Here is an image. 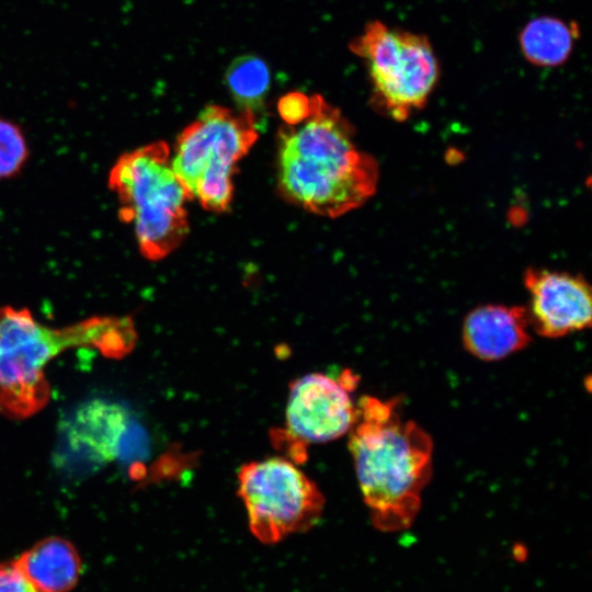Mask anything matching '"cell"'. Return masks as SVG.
<instances>
[{"label": "cell", "instance_id": "6da1fadb", "mask_svg": "<svg viewBox=\"0 0 592 592\" xmlns=\"http://www.w3.org/2000/svg\"><path fill=\"white\" fill-rule=\"evenodd\" d=\"M276 178L281 194L317 215L335 218L363 205L376 191V160L362 151L340 111L310 98L308 115L278 132Z\"/></svg>", "mask_w": 592, "mask_h": 592}, {"label": "cell", "instance_id": "5b68a950", "mask_svg": "<svg viewBox=\"0 0 592 592\" xmlns=\"http://www.w3.org/2000/svg\"><path fill=\"white\" fill-rule=\"evenodd\" d=\"M251 112L208 105L177 139L171 166L190 198L206 210L225 212L232 200L237 162L258 139Z\"/></svg>", "mask_w": 592, "mask_h": 592}, {"label": "cell", "instance_id": "7c38bea8", "mask_svg": "<svg viewBox=\"0 0 592 592\" xmlns=\"http://www.w3.org/2000/svg\"><path fill=\"white\" fill-rule=\"evenodd\" d=\"M14 562L38 592L70 591L77 584L82 569L75 546L58 536L37 542Z\"/></svg>", "mask_w": 592, "mask_h": 592}, {"label": "cell", "instance_id": "52a82bcc", "mask_svg": "<svg viewBox=\"0 0 592 592\" xmlns=\"http://www.w3.org/2000/svg\"><path fill=\"white\" fill-rule=\"evenodd\" d=\"M238 494L251 533L263 544L310 530L325 508L318 486L292 459L278 456L243 464Z\"/></svg>", "mask_w": 592, "mask_h": 592}, {"label": "cell", "instance_id": "4fadbf2b", "mask_svg": "<svg viewBox=\"0 0 592 592\" xmlns=\"http://www.w3.org/2000/svg\"><path fill=\"white\" fill-rule=\"evenodd\" d=\"M578 27L557 18L532 20L520 35L524 57L540 67H554L567 60L578 36Z\"/></svg>", "mask_w": 592, "mask_h": 592}, {"label": "cell", "instance_id": "8fae6325", "mask_svg": "<svg viewBox=\"0 0 592 592\" xmlns=\"http://www.w3.org/2000/svg\"><path fill=\"white\" fill-rule=\"evenodd\" d=\"M128 428L129 415L124 407L94 399L78 407L61 431L72 455L105 464L118 457Z\"/></svg>", "mask_w": 592, "mask_h": 592}, {"label": "cell", "instance_id": "3957f363", "mask_svg": "<svg viewBox=\"0 0 592 592\" xmlns=\"http://www.w3.org/2000/svg\"><path fill=\"white\" fill-rule=\"evenodd\" d=\"M137 333L129 317L93 316L53 327L26 308L0 307V412L12 420L27 419L45 408L50 386L47 365L61 353L89 348L121 358L135 346Z\"/></svg>", "mask_w": 592, "mask_h": 592}, {"label": "cell", "instance_id": "2e32d148", "mask_svg": "<svg viewBox=\"0 0 592 592\" xmlns=\"http://www.w3.org/2000/svg\"><path fill=\"white\" fill-rule=\"evenodd\" d=\"M310 98L293 92L284 95L278 102V112L285 124L293 125L303 121L309 113Z\"/></svg>", "mask_w": 592, "mask_h": 592}, {"label": "cell", "instance_id": "8992f818", "mask_svg": "<svg viewBox=\"0 0 592 592\" xmlns=\"http://www.w3.org/2000/svg\"><path fill=\"white\" fill-rule=\"evenodd\" d=\"M366 65L377 107L405 121L424 106L439 80V62L423 35L372 22L351 44Z\"/></svg>", "mask_w": 592, "mask_h": 592}, {"label": "cell", "instance_id": "9c48e42d", "mask_svg": "<svg viewBox=\"0 0 592 592\" xmlns=\"http://www.w3.org/2000/svg\"><path fill=\"white\" fill-rule=\"evenodd\" d=\"M531 328L550 339L591 326V287L580 275L531 267L524 273Z\"/></svg>", "mask_w": 592, "mask_h": 592}, {"label": "cell", "instance_id": "5bb4252c", "mask_svg": "<svg viewBox=\"0 0 592 592\" xmlns=\"http://www.w3.org/2000/svg\"><path fill=\"white\" fill-rule=\"evenodd\" d=\"M270 82L267 65L254 55L236 58L225 73V84L239 111H248L253 115L263 107Z\"/></svg>", "mask_w": 592, "mask_h": 592}, {"label": "cell", "instance_id": "9a60e30c", "mask_svg": "<svg viewBox=\"0 0 592 592\" xmlns=\"http://www.w3.org/2000/svg\"><path fill=\"white\" fill-rule=\"evenodd\" d=\"M29 155L26 137L21 126L0 116V182L18 175Z\"/></svg>", "mask_w": 592, "mask_h": 592}, {"label": "cell", "instance_id": "277c9868", "mask_svg": "<svg viewBox=\"0 0 592 592\" xmlns=\"http://www.w3.org/2000/svg\"><path fill=\"white\" fill-rule=\"evenodd\" d=\"M109 187L119 203V218L133 226L146 259L161 260L184 241L189 234L184 205L190 196L172 169L167 143L158 140L119 156L110 170Z\"/></svg>", "mask_w": 592, "mask_h": 592}, {"label": "cell", "instance_id": "ba28073f", "mask_svg": "<svg viewBox=\"0 0 592 592\" xmlns=\"http://www.w3.org/2000/svg\"><path fill=\"white\" fill-rule=\"evenodd\" d=\"M358 378L345 369L338 378L310 373L289 385L283 432L303 446L327 443L349 434L357 417L352 398Z\"/></svg>", "mask_w": 592, "mask_h": 592}, {"label": "cell", "instance_id": "30bf717a", "mask_svg": "<svg viewBox=\"0 0 592 592\" xmlns=\"http://www.w3.org/2000/svg\"><path fill=\"white\" fill-rule=\"evenodd\" d=\"M526 307L487 304L464 319L462 341L476 358L496 362L525 349L531 342Z\"/></svg>", "mask_w": 592, "mask_h": 592}, {"label": "cell", "instance_id": "e0dca14e", "mask_svg": "<svg viewBox=\"0 0 592 592\" xmlns=\"http://www.w3.org/2000/svg\"><path fill=\"white\" fill-rule=\"evenodd\" d=\"M0 592H38L13 561L0 562Z\"/></svg>", "mask_w": 592, "mask_h": 592}, {"label": "cell", "instance_id": "7a4b0ae2", "mask_svg": "<svg viewBox=\"0 0 592 592\" xmlns=\"http://www.w3.org/2000/svg\"><path fill=\"white\" fill-rule=\"evenodd\" d=\"M400 399L364 396L349 432L358 487L373 525L382 532L408 528L432 476L433 441L403 419Z\"/></svg>", "mask_w": 592, "mask_h": 592}]
</instances>
